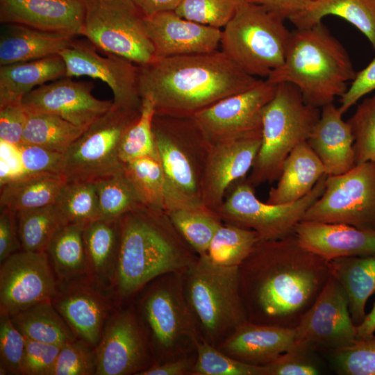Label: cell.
<instances>
[{
	"instance_id": "91938a15",
	"label": "cell",
	"mask_w": 375,
	"mask_h": 375,
	"mask_svg": "<svg viewBox=\"0 0 375 375\" xmlns=\"http://www.w3.org/2000/svg\"><path fill=\"white\" fill-rule=\"evenodd\" d=\"M146 16L158 12L174 10L181 0H131Z\"/></svg>"
},
{
	"instance_id": "7dc6e473",
	"label": "cell",
	"mask_w": 375,
	"mask_h": 375,
	"mask_svg": "<svg viewBox=\"0 0 375 375\" xmlns=\"http://www.w3.org/2000/svg\"><path fill=\"white\" fill-rule=\"evenodd\" d=\"M316 349L294 342L286 352L262 366V375H318L324 365Z\"/></svg>"
},
{
	"instance_id": "ee69618b",
	"label": "cell",
	"mask_w": 375,
	"mask_h": 375,
	"mask_svg": "<svg viewBox=\"0 0 375 375\" xmlns=\"http://www.w3.org/2000/svg\"><path fill=\"white\" fill-rule=\"evenodd\" d=\"M333 369L342 375H375V335L357 340L351 345L322 351Z\"/></svg>"
},
{
	"instance_id": "836d02e7",
	"label": "cell",
	"mask_w": 375,
	"mask_h": 375,
	"mask_svg": "<svg viewBox=\"0 0 375 375\" xmlns=\"http://www.w3.org/2000/svg\"><path fill=\"white\" fill-rule=\"evenodd\" d=\"M142 203L166 212L184 208L171 191L159 160L144 157L123 163Z\"/></svg>"
},
{
	"instance_id": "ab89813d",
	"label": "cell",
	"mask_w": 375,
	"mask_h": 375,
	"mask_svg": "<svg viewBox=\"0 0 375 375\" xmlns=\"http://www.w3.org/2000/svg\"><path fill=\"white\" fill-rule=\"evenodd\" d=\"M258 240L252 230L222 223L203 256L217 265L239 267Z\"/></svg>"
},
{
	"instance_id": "30bf717a",
	"label": "cell",
	"mask_w": 375,
	"mask_h": 375,
	"mask_svg": "<svg viewBox=\"0 0 375 375\" xmlns=\"http://www.w3.org/2000/svg\"><path fill=\"white\" fill-rule=\"evenodd\" d=\"M140 112L112 104L90 124L63 154L62 174L67 181L94 183L123 169L120 143Z\"/></svg>"
},
{
	"instance_id": "4dcf8cb0",
	"label": "cell",
	"mask_w": 375,
	"mask_h": 375,
	"mask_svg": "<svg viewBox=\"0 0 375 375\" xmlns=\"http://www.w3.org/2000/svg\"><path fill=\"white\" fill-rule=\"evenodd\" d=\"M328 264L331 274L347 294L349 310L357 326L365 319L369 297L375 293V255L340 258Z\"/></svg>"
},
{
	"instance_id": "e0dca14e",
	"label": "cell",
	"mask_w": 375,
	"mask_h": 375,
	"mask_svg": "<svg viewBox=\"0 0 375 375\" xmlns=\"http://www.w3.org/2000/svg\"><path fill=\"white\" fill-rule=\"evenodd\" d=\"M94 83L65 76L40 85L22 99L28 112L57 115L72 124L86 128L112 106L92 94Z\"/></svg>"
},
{
	"instance_id": "f6af8a7d",
	"label": "cell",
	"mask_w": 375,
	"mask_h": 375,
	"mask_svg": "<svg viewBox=\"0 0 375 375\" xmlns=\"http://www.w3.org/2000/svg\"><path fill=\"white\" fill-rule=\"evenodd\" d=\"M197 359L190 369L194 375H262V366L249 364L225 353L206 340H195Z\"/></svg>"
},
{
	"instance_id": "74e56055",
	"label": "cell",
	"mask_w": 375,
	"mask_h": 375,
	"mask_svg": "<svg viewBox=\"0 0 375 375\" xmlns=\"http://www.w3.org/2000/svg\"><path fill=\"white\" fill-rule=\"evenodd\" d=\"M22 249L46 251L52 238L66 223L56 203L16 212Z\"/></svg>"
},
{
	"instance_id": "8992f818",
	"label": "cell",
	"mask_w": 375,
	"mask_h": 375,
	"mask_svg": "<svg viewBox=\"0 0 375 375\" xmlns=\"http://www.w3.org/2000/svg\"><path fill=\"white\" fill-rule=\"evenodd\" d=\"M284 20L246 0L222 30L221 51L247 74L266 79L285 58L292 32Z\"/></svg>"
},
{
	"instance_id": "4316f807",
	"label": "cell",
	"mask_w": 375,
	"mask_h": 375,
	"mask_svg": "<svg viewBox=\"0 0 375 375\" xmlns=\"http://www.w3.org/2000/svg\"><path fill=\"white\" fill-rule=\"evenodd\" d=\"M0 38V65L58 55L76 36L8 24Z\"/></svg>"
},
{
	"instance_id": "44dd1931",
	"label": "cell",
	"mask_w": 375,
	"mask_h": 375,
	"mask_svg": "<svg viewBox=\"0 0 375 375\" xmlns=\"http://www.w3.org/2000/svg\"><path fill=\"white\" fill-rule=\"evenodd\" d=\"M83 0H0V22L35 29L81 35Z\"/></svg>"
},
{
	"instance_id": "83f0119b",
	"label": "cell",
	"mask_w": 375,
	"mask_h": 375,
	"mask_svg": "<svg viewBox=\"0 0 375 375\" xmlns=\"http://www.w3.org/2000/svg\"><path fill=\"white\" fill-rule=\"evenodd\" d=\"M326 175L325 168L307 142L294 148L286 158L276 185L269 192L271 204L299 200Z\"/></svg>"
},
{
	"instance_id": "f35d334b",
	"label": "cell",
	"mask_w": 375,
	"mask_h": 375,
	"mask_svg": "<svg viewBox=\"0 0 375 375\" xmlns=\"http://www.w3.org/2000/svg\"><path fill=\"white\" fill-rule=\"evenodd\" d=\"M101 219H117L144 206L123 169L94 182Z\"/></svg>"
},
{
	"instance_id": "8fae6325",
	"label": "cell",
	"mask_w": 375,
	"mask_h": 375,
	"mask_svg": "<svg viewBox=\"0 0 375 375\" xmlns=\"http://www.w3.org/2000/svg\"><path fill=\"white\" fill-rule=\"evenodd\" d=\"M326 175L298 201L283 203H264L256 196L254 187L244 177L228 189L222 204L214 211L222 222L252 230L259 240L284 238L294 231L309 207L322 194Z\"/></svg>"
},
{
	"instance_id": "ba28073f",
	"label": "cell",
	"mask_w": 375,
	"mask_h": 375,
	"mask_svg": "<svg viewBox=\"0 0 375 375\" xmlns=\"http://www.w3.org/2000/svg\"><path fill=\"white\" fill-rule=\"evenodd\" d=\"M185 297L208 342H223L248 321L243 303L239 267H226L197 256L184 272Z\"/></svg>"
},
{
	"instance_id": "d590c367",
	"label": "cell",
	"mask_w": 375,
	"mask_h": 375,
	"mask_svg": "<svg viewBox=\"0 0 375 375\" xmlns=\"http://www.w3.org/2000/svg\"><path fill=\"white\" fill-rule=\"evenodd\" d=\"M83 228L66 224L52 238L46 252L57 278L62 282L86 276Z\"/></svg>"
},
{
	"instance_id": "f546056e",
	"label": "cell",
	"mask_w": 375,
	"mask_h": 375,
	"mask_svg": "<svg viewBox=\"0 0 375 375\" xmlns=\"http://www.w3.org/2000/svg\"><path fill=\"white\" fill-rule=\"evenodd\" d=\"M87 278L97 285L110 282L115 270L119 247V219H99L83 231Z\"/></svg>"
},
{
	"instance_id": "cb8c5ba5",
	"label": "cell",
	"mask_w": 375,
	"mask_h": 375,
	"mask_svg": "<svg viewBox=\"0 0 375 375\" xmlns=\"http://www.w3.org/2000/svg\"><path fill=\"white\" fill-rule=\"evenodd\" d=\"M294 342V327L247 321L222 342L219 349L242 362L264 365L286 352Z\"/></svg>"
},
{
	"instance_id": "2e32d148",
	"label": "cell",
	"mask_w": 375,
	"mask_h": 375,
	"mask_svg": "<svg viewBox=\"0 0 375 375\" xmlns=\"http://www.w3.org/2000/svg\"><path fill=\"white\" fill-rule=\"evenodd\" d=\"M58 288L46 251H17L0 267V312L12 315L52 301Z\"/></svg>"
},
{
	"instance_id": "5b68a950",
	"label": "cell",
	"mask_w": 375,
	"mask_h": 375,
	"mask_svg": "<svg viewBox=\"0 0 375 375\" xmlns=\"http://www.w3.org/2000/svg\"><path fill=\"white\" fill-rule=\"evenodd\" d=\"M319 116V108L308 104L297 88L277 84L263 110L261 144L247 178L254 188L278 179L286 158L308 141Z\"/></svg>"
},
{
	"instance_id": "ac0fdd59",
	"label": "cell",
	"mask_w": 375,
	"mask_h": 375,
	"mask_svg": "<svg viewBox=\"0 0 375 375\" xmlns=\"http://www.w3.org/2000/svg\"><path fill=\"white\" fill-rule=\"evenodd\" d=\"M95 351L97 375L137 374L147 368L148 353L143 331L128 310L108 317Z\"/></svg>"
},
{
	"instance_id": "52a82bcc",
	"label": "cell",
	"mask_w": 375,
	"mask_h": 375,
	"mask_svg": "<svg viewBox=\"0 0 375 375\" xmlns=\"http://www.w3.org/2000/svg\"><path fill=\"white\" fill-rule=\"evenodd\" d=\"M153 132L169 187L184 208H202V183L211 144L193 117L156 115Z\"/></svg>"
},
{
	"instance_id": "7c38bea8",
	"label": "cell",
	"mask_w": 375,
	"mask_h": 375,
	"mask_svg": "<svg viewBox=\"0 0 375 375\" xmlns=\"http://www.w3.org/2000/svg\"><path fill=\"white\" fill-rule=\"evenodd\" d=\"M303 220L375 231V164L361 162L342 174L326 176L322 194Z\"/></svg>"
},
{
	"instance_id": "d4e9b609",
	"label": "cell",
	"mask_w": 375,
	"mask_h": 375,
	"mask_svg": "<svg viewBox=\"0 0 375 375\" xmlns=\"http://www.w3.org/2000/svg\"><path fill=\"white\" fill-rule=\"evenodd\" d=\"M342 115L333 103L323 106L307 141L322 162L326 176L342 174L356 165L353 135Z\"/></svg>"
},
{
	"instance_id": "6da1fadb",
	"label": "cell",
	"mask_w": 375,
	"mask_h": 375,
	"mask_svg": "<svg viewBox=\"0 0 375 375\" xmlns=\"http://www.w3.org/2000/svg\"><path fill=\"white\" fill-rule=\"evenodd\" d=\"M239 274L248 321L293 328L331 272L328 261L303 248L294 232L258 240L239 266Z\"/></svg>"
},
{
	"instance_id": "60d3db41",
	"label": "cell",
	"mask_w": 375,
	"mask_h": 375,
	"mask_svg": "<svg viewBox=\"0 0 375 375\" xmlns=\"http://www.w3.org/2000/svg\"><path fill=\"white\" fill-rule=\"evenodd\" d=\"M56 205L66 224L84 229L101 219L96 188L92 182L67 181Z\"/></svg>"
},
{
	"instance_id": "f907efd6",
	"label": "cell",
	"mask_w": 375,
	"mask_h": 375,
	"mask_svg": "<svg viewBox=\"0 0 375 375\" xmlns=\"http://www.w3.org/2000/svg\"><path fill=\"white\" fill-rule=\"evenodd\" d=\"M26 338L14 325L11 317L0 312V374L22 375Z\"/></svg>"
},
{
	"instance_id": "3957f363",
	"label": "cell",
	"mask_w": 375,
	"mask_h": 375,
	"mask_svg": "<svg viewBox=\"0 0 375 375\" xmlns=\"http://www.w3.org/2000/svg\"><path fill=\"white\" fill-rule=\"evenodd\" d=\"M119 226L111 281L119 297L133 295L158 276L185 272L197 258L165 211L142 206L121 217Z\"/></svg>"
},
{
	"instance_id": "9f6ffc18",
	"label": "cell",
	"mask_w": 375,
	"mask_h": 375,
	"mask_svg": "<svg viewBox=\"0 0 375 375\" xmlns=\"http://www.w3.org/2000/svg\"><path fill=\"white\" fill-rule=\"evenodd\" d=\"M21 247L16 212L2 208L0 215V262H3Z\"/></svg>"
},
{
	"instance_id": "9c48e42d",
	"label": "cell",
	"mask_w": 375,
	"mask_h": 375,
	"mask_svg": "<svg viewBox=\"0 0 375 375\" xmlns=\"http://www.w3.org/2000/svg\"><path fill=\"white\" fill-rule=\"evenodd\" d=\"M85 15L81 35L103 53L138 65L156 60L148 36L146 16L131 0H83Z\"/></svg>"
},
{
	"instance_id": "484cf974",
	"label": "cell",
	"mask_w": 375,
	"mask_h": 375,
	"mask_svg": "<svg viewBox=\"0 0 375 375\" xmlns=\"http://www.w3.org/2000/svg\"><path fill=\"white\" fill-rule=\"evenodd\" d=\"M174 285L161 284L151 290L143 301V312L155 341L162 348L174 347L191 331L188 305L181 290Z\"/></svg>"
},
{
	"instance_id": "bcb514c9",
	"label": "cell",
	"mask_w": 375,
	"mask_h": 375,
	"mask_svg": "<svg viewBox=\"0 0 375 375\" xmlns=\"http://www.w3.org/2000/svg\"><path fill=\"white\" fill-rule=\"evenodd\" d=\"M246 0H181L174 12L180 17L221 29Z\"/></svg>"
},
{
	"instance_id": "680465c9",
	"label": "cell",
	"mask_w": 375,
	"mask_h": 375,
	"mask_svg": "<svg viewBox=\"0 0 375 375\" xmlns=\"http://www.w3.org/2000/svg\"><path fill=\"white\" fill-rule=\"evenodd\" d=\"M191 362L188 359L156 364L140 372L137 375H183L190 372Z\"/></svg>"
},
{
	"instance_id": "1f68e13d",
	"label": "cell",
	"mask_w": 375,
	"mask_h": 375,
	"mask_svg": "<svg viewBox=\"0 0 375 375\" xmlns=\"http://www.w3.org/2000/svg\"><path fill=\"white\" fill-rule=\"evenodd\" d=\"M66 183L62 174H25L1 185V208L17 212L54 204Z\"/></svg>"
},
{
	"instance_id": "f1b7e54d",
	"label": "cell",
	"mask_w": 375,
	"mask_h": 375,
	"mask_svg": "<svg viewBox=\"0 0 375 375\" xmlns=\"http://www.w3.org/2000/svg\"><path fill=\"white\" fill-rule=\"evenodd\" d=\"M65 76L66 65L59 54L0 65V106L22 101L35 88Z\"/></svg>"
},
{
	"instance_id": "816d5d0a",
	"label": "cell",
	"mask_w": 375,
	"mask_h": 375,
	"mask_svg": "<svg viewBox=\"0 0 375 375\" xmlns=\"http://www.w3.org/2000/svg\"><path fill=\"white\" fill-rule=\"evenodd\" d=\"M62 347L26 338L22 375H51Z\"/></svg>"
},
{
	"instance_id": "9a60e30c",
	"label": "cell",
	"mask_w": 375,
	"mask_h": 375,
	"mask_svg": "<svg viewBox=\"0 0 375 375\" xmlns=\"http://www.w3.org/2000/svg\"><path fill=\"white\" fill-rule=\"evenodd\" d=\"M88 40L74 38L59 55L66 65V76H89L99 79L110 88L115 106L140 110L139 65L110 53H99Z\"/></svg>"
},
{
	"instance_id": "94428289",
	"label": "cell",
	"mask_w": 375,
	"mask_h": 375,
	"mask_svg": "<svg viewBox=\"0 0 375 375\" xmlns=\"http://www.w3.org/2000/svg\"><path fill=\"white\" fill-rule=\"evenodd\" d=\"M357 327V338H367L375 332V301L371 311Z\"/></svg>"
},
{
	"instance_id": "11a10c76",
	"label": "cell",
	"mask_w": 375,
	"mask_h": 375,
	"mask_svg": "<svg viewBox=\"0 0 375 375\" xmlns=\"http://www.w3.org/2000/svg\"><path fill=\"white\" fill-rule=\"evenodd\" d=\"M375 90V58L361 71L356 72L346 92L340 97L339 108L344 114L362 97Z\"/></svg>"
},
{
	"instance_id": "277c9868",
	"label": "cell",
	"mask_w": 375,
	"mask_h": 375,
	"mask_svg": "<svg viewBox=\"0 0 375 375\" xmlns=\"http://www.w3.org/2000/svg\"><path fill=\"white\" fill-rule=\"evenodd\" d=\"M356 74L343 46L320 22L291 33L283 63L266 80L294 85L308 104L319 108L341 97Z\"/></svg>"
},
{
	"instance_id": "4fadbf2b",
	"label": "cell",
	"mask_w": 375,
	"mask_h": 375,
	"mask_svg": "<svg viewBox=\"0 0 375 375\" xmlns=\"http://www.w3.org/2000/svg\"><path fill=\"white\" fill-rule=\"evenodd\" d=\"M294 330L296 343L318 351L343 348L357 340L347 294L331 274Z\"/></svg>"
},
{
	"instance_id": "d6a6232c",
	"label": "cell",
	"mask_w": 375,
	"mask_h": 375,
	"mask_svg": "<svg viewBox=\"0 0 375 375\" xmlns=\"http://www.w3.org/2000/svg\"><path fill=\"white\" fill-rule=\"evenodd\" d=\"M328 15L356 27L375 49V0H314L289 20L297 28L312 26Z\"/></svg>"
},
{
	"instance_id": "f5cc1de1",
	"label": "cell",
	"mask_w": 375,
	"mask_h": 375,
	"mask_svg": "<svg viewBox=\"0 0 375 375\" xmlns=\"http://www.w3.org/2000/svg\"><path fill=\"white\" fill-rule=\"evenodd\" d=\"M17 147L26 174H62L63 153L33 144Z\"/></svg>"
},
{
	"instance_id": "5bb4252c",
	"label": "cell",
	"mask_w": 375,
	"mask_h": 375,
	"mask_svg": "<svg viewBox=\"0 0 375 375\" xmlns=\"http://www.w3.org/2000/svg\"><path fill=\"white\" fill-rule=\"evenodd\" d=\"M276 87L277 84L262 80L252 88L228 96L192 117L211 144L261 133L263 110Z\"/></svg>"
},
{
	"instance_id": "7bdbcfd3",
	"label": "cell",
	"mask_w": 375,
	"mask_h": 375,
	"mask_svg": "<svg viewBox=\"0 0 375 375\" xmlns=\"http://www.w3.org/2000/svg\"><path fill=\"white\" fill-rule=\"evenodd\" d=\"M154 115L153 101L149 97H142L140 115L120 143L119 156L123 163L144 157L159 160L152 127Z\"/></svg>"
},
{
	"instance_id": "e575fe53",
	"label": "cell",
	"mask_w": 375,
	"mask_h": 375,
	"mask_svg": "<svg viewBox=\"0 0 375 375\" xmlns=\"http://www.w3.org/2000/svg\"><path fill=\"white\" fill-rule=\"evenodd\" d=\"M26 338L63 346L77 338L51 301L36 303L10 315Z\"/></svg>"
},
{
	"instance_id": "6f0895ef",
	"label": "cell",
	"mask_w": 375,
	"mask_h": 375,
	"mask_svg": "<svg viewBox=\"0 0 375 375\" xmlns=\"http://www.w3.org/2000/svg\"><path fill=\"white\" fill-rule=\"evenodd\" d=\"M265 6L283 19H290L314 0H247Z\"/></svg>"
},
{
	"instance_id": "ffe728a7",
	"label": "cell",
	"mask_w": 375,
	"mask_h": 375,
	"mask_svg": "<svg viewBox=\"0 0 375 375\" xmlns=\"http://www.w3.org/2000/svg\"><path fill=\"white\" fill-rule=\"evenodd\" d=\"M145 25L156 60L212 52L220 46L222 29L185 19L174 10L146 17Z\"/></svg>"
},
{
	"instance_id": "7402d4cb",
	"label": "cell",
	"mask_w": 375,
	"mask_h": 375,
	"mask_svg": "<svg viewBox=\"0 0 375 375\" xmlns=\"http://www.w3.org/2000/svg\"><path fill=\"white\" fill-rule=\"evenodd\" d=\"M89 279V278H88ZM51 302L77 338L96 348L110 308L108 299L88 282L69 281Z\"/></svg>"
},
{
	"instance_id": "b9f144b4",
	"label": "cell",
	"mask_w": 375,
	"mask_h": 375,
	"mask_svg": "<svg viewBox=\"0 0 375 375\" xmlns=\"http://www.w3.org/2000/svg\"><path fill=\"white\" fill-rule=\"evenodd\" d=\"M167 214L198 256L206 255L215 233L223 223L206 208H178Z\"/></svg>"
},
{
	"instance_id": "d6986e66",
	"label": "cell",
	"mask_w": 375,
	"mask_h": 375,
	"mask_svg": "<svg viewBox=\"0 0 375 375\" xmlns=\"http://www.w3.org/2000/svg\"><path fill=\"white\" fill-rule=\"evenodd\" d=\"M262 132L211 144L204 172L201 200L215 211L222 203L229 187L246 177L260 147Z\"/></svg>"
},
{
	"instance_id": "681fc988",
	"label": "cell",
	"mask_w": 375,
	"mask_h": 375,
	"mask_svg": "<svg viewBox=\"0 0 375 375\" xmlns=\"http://www.w3.org/2000/svg\"><path fill=\"white\" fill-rule=\"evenodd\" d=\"M96 370L95 348L76 338L62 347L51 375H92Z\"/></svg>"
},
{
	"instance_id": "603a6c76",
	"label": "cell",
	"mask_w": 375,
	"mask_h": 375,
	"mask_svg": "<svg viewBox=\"0 0 375 375\" xmlns=\"http://www.w3.org/2000/svg\"><path fill=\"white\" fill-rule=\"evenodd\" d=\"M294 232L303 248L326 261L375 255V231L344 224L302 220Z\"/></svg>"
},
{
	"instance_id": "7a4b0ae2",
	"label": "cell",
	"mask_w": 375,
	"mask_h": 375,
	"mask_svg": "<svg viewBox=\"0 0 375 375\" xmlns=\"http://www.w3.org/2000/svg\"><path fill=\"white\" fill-rule=\"evenodd\" d=\"M262 79L244 72L221 50L156 59L139 65V89L155 114L192 117L199 111Z\"/></svg>"
},
{
	"instance_id": "c3c4849f",
	"label": "cell",
	"mask_w": 375,
	"mask_h": 375,
	"mask_svg": "<svg viewBox=\"0 0 375 375\" xmlns=\"http://www.w3.org/2000/svg\"><path fill=\"white\" fill-rule=\"evenodd\" d=\"M347 122L353 135L356 164H375V93L358 106Z\"/></svg>"
},
{
	"instance_id": "8d00e7d4",
	"label": "cell",
	"mask_w": 375,
	"mask_h": 375,
	"mask_svg": "<svg viewBox=\"0 0 375 375\" xmlns=\"http://www.w3.org/2000/svg\"><path fill=\"white\" fill-rule=\"evenodd\" d=\"M86 128L57 115L28 112L22 144L37 145L64 154Z\"/></svg>"
},
{
	"instance_id": "db71d44e",
	"label": "cell",
	"mask_w": 375,
	"mask_h": 375,
	"mask_svg": "<svg viewBox=\"0 0 375 375\" xmlns=\"http://www.w3.org/2000/svg\"><path fill=\"white\" fill-rule=\"evenodd\" d=\"M27 117L28 112L22 101L1 106L0 140L15 147L21 145Z\"/></svg>"
}]
</instances>
